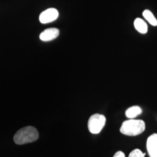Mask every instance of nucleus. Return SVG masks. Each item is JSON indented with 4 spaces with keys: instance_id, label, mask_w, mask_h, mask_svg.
Listing matches in <instances>:
<instances>
[{
    "instance_id": "obj_1",
    "label": "nucleus",
    "mask_w": 157,
    "mask_h": 157,
    "mask_svg": "<svg viewBox=\"0 0 157 157\" xmlns=\"http://www.w3.org/2000/svg\"><path fill=\"white\" fill-rule=\"evenodd\" d=\"M37 130L33 126H26L19 129L13 137V140L18 145L34 142L39 139Z\"/></svg>"
},
{
    "instance_id": "obj_2",
    "label": "nucleus",
    "mask_w": 157,
    "mask_h": 157,
    "mask_svg": "<svg viewBox=\"0 0 157 157\" xmlns=\"http://www.w3.org/2000/svg\"><path fill=\"white\" fill-rule=\"evenodd\" d=\"M146 129L145 122L143 120L131 119L124 122L120 128V132L124 135L135 136L140 135Z\"/></svg>"
},
{
    "instance_id": "obj_3",
    "label": "nucleus",
    "mask_w": 157,
    "mask_h": 157,
    "mask_svg": "<svg viewBox=\"0 0 157 157\" xmlns=\"http://www.w3.org/2000/svg\"><path fill=\"white\" fill-rule=\"evenodd\" d=\"M106 122V118L104 115L95 113L90 117L88 121V128L92 134L99 133Z\"/></svg>"
},
{
    "instance_id": "obj_4",
    "label": "nucleus",
    "mask_w": 157,
    "mask_h": 157,
    "mask_svg": "<svg viewBox=\"0 0 157 157\" xmlns=\"http://www.w3.org/2000/svg\"><path fill=\"white\" fill-rule=\"evenodd\" d=\"M59 16V12L55 8H49L40 15L39 20L41 23H48L56 21Z\"/></svg>"
},
{
    "instance_id": "obj_5",
    "label": "nucleus",
    "mask_w": 157,
    "mask_h": 157,
    "mask_svg": "<svg viewBox=\"0 0 157 157\" xmlns=\"http://www.w3.org/2000/svg\"><path fill=\"white\" fill-rule=\"evenodd\" d=\"M147 148L150 157H157V134L151 135L147 141Z\"/></svg>"
},
{
    "instance_id": "obj_6",
    "label": "nucleus",
    "mask_w": 157,
    "mask_h": 157,
    "mask_svg": "<svg viewBox=\"0 0 157 157\" xmlns=\"http://www.w3.org/2000/svg\"><path fill=\"white\" fill-rule=\"evenodd\" d=\"M59 34V30L56 28L45 29L40 35V39L43 41H49L56 39Z\"/></svg>"
},
{
    "instance_id": "obj_7",
    "label": "nucleus",
    "mask_w": 157,
    "mask_h": 157,
    "mask_svg": "<svg viewBox=\"0 0 157 157\" xmlns=\"http://www.w3.org/2000/svg\"><path fill=\"white\" fill-rule=\"evenodd\" d=\"M134 26L137 32L141 34H146L148 31L147 23L142 19L137 17L134 21Z\"/></svg>"
},
{
    "instance_id": "obj_8",
    "label": "nucleus",
    "mask_w": 157,
    "mask_h": 157,
    "mask_svg": "<svg viewBox=\"0 0 157 157\" xmlns=\"http://www.w3.org/2000/svg\"><path fill=\"white\" fill-rule=\"evenodd\" d=\"M141 113H142V109L140 107L135 105L128 108L125 112V114L127 118L133 119L136 117L137 116L140 115Z\"/></svg>"
},
{
    "instance_id": "obj_9",
    "label": "nucleus",
    "mask_w": 157,
    "mask_h": 157,
    "mask_svg": "<svg viewBox=\"0 0 157 157\" xmlns=\"http://www.w3.org/2000/svg\"><path fill=\"white\" fill-rule=\"evenodd\" d=\"M143 15L150 25L154 26H157V19L150 10H144L143 12Z\"/></svg>"
},
{
    "instance_id": "obj_10",
    "label": "nucleus",
    "mask_w": 157,
    "mask_h": 157,
    "mask_svg": "<svg viewBox=\"0 0 157 157\" xmlns=\"http://www.w3.org/2000/svg\"><path fill=\"white\" fill-rule=\"evenodd\" d=\"M146 153H143L139 149H135L129 154V157H144Z\"/></svg>"
},
{
    "instance_id": "obj_11",
    "label": "nucleus",
    "mask_w": 157,
    "mask_h": 157,
    "mask_svg": "<svg viewBox=\"0 0 157 157\" xmlns=\"http://www.w3.org/2000/svg\"><path fill=\"white\" fill-rule=\"evenodd\" d=\"M113 157H125V155L123 152L119 151L114 154Z\"/></svg>"
}]
</instances>
